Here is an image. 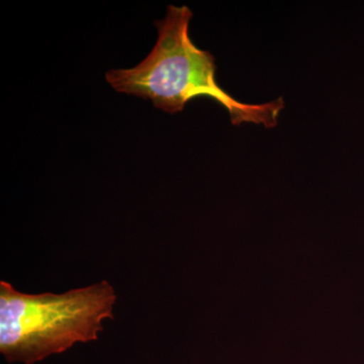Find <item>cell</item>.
<instances>
[{
	"label": "cell",
	"instance_id": "cell-1",
	"mask_svg": "<svg viewBox=\"0 0 364 364\" xmlns=\"http://www.w3.org/2000/svg\"><path fill=\"white\" fill-rule=\"evenodd\" d=\"M193 16L188 6H167L166 16L155 21L158 39L152 51L134 68L107 71V82L117 92L150 100L168 114L183 111L193 98L205 97L227 109L234 126L253 123L274 128L284 109V98L245 104L223 90L215 77V57L191 39Z\"/></svg>",
	"mask_w": 364,
	"mask_h": 364
},
{
	"label": "cell",
	"instance_id": "cell-2",
	"mask_svg": "<svg viewBox=\"0 0 364 364\" xmlns=\"http://www.w3.org/2000/svg\"><path fill=\"white\" fill-rule=\"evenodd\" d=\"M117 301L107 282L65 294H26L0 282V352L9 363L33 364L74 344L97 340Z\"/></svg>",
	"mask_w": 364,
	"mask_h": 364
}]
</instances>
